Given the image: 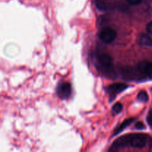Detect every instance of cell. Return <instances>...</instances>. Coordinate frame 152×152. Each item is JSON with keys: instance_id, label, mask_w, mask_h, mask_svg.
I'll use <instances>...</instances> for the list:
<instances>
[{"instance_id": "cell-1", "label": "cell", "mask_w": 152, "mask_h": 152, "mask_svg": "<svg viewBox=\"0 0 152 152\" xmlns=\"http://www.w3.org/2000/svg\"><path fill=\"white\" fill-rule=\"evenodd\" d=\"M97 62L99 65V68L104 74L111 77L115 75L113 68V59L111 56L106 53H102L98 56Z\"/></svg>"}, {"instance_id": "cell-2", "label": "cell", "mask_w": 152, "mask_h": 152, "mask_svg": "<svg viewBox=\"0 0 152 152\" xmlns=\"http://www.w3.org/2000/svg\"><path fill=\"white\" fill-rule=\"evenodd\" d=\"M99 39L105 43H111L117 37V32L111 28H104L99 33Z\"/></svg>"}, {"instance_id": "cell-3", "label": "cell", "mask_w": 152, "mask_h": 152, "mask_svg": "<svg viewBox=\"0 0 152 152\" xmlns=\"http://www.w3.org/2000/svg\"><path fill=\"white\" fill-rule=\"evenodd\" d=\"M146 143V137L142 134H132L130 145L137 148H142Z\"/></svg>"}, {"instance_id": "cell-4", "label": "cell", "mask_w": 152, "mask_h": 152, "mask_svg": "<svg viewBox=\"0 0 152 152\" xmlns=\"http://www.w3.org/2000/svg\"><path fill=\"white\" fill-rule=\"evenodd\" d=\"M58 95L62 99H68L71 94V86L69 83H64L59 85L57 88Z\"/></svg>"}, {"instance_id": "cell-5", "label": "cell", "mask_w": 152, "mask_h": 152, "mask_svg": "<svg viewBox=\"0 0 152 152\" xmlns=\"http://www.w3.org/2000/svg\"><path fill=\"white\" fill-rule=\"evenodd\" d=\"M141 75H145L152 79V62H143L139 64L137 67Z\"/></svg>"}, {"instance_id": "cell-6", "label": "cell", "mask_w": 152, "mask_h": 152, "mask_svg": "<svg viewBox=\"0 0 152 152\" xmlns=\"http://www.w3.org/2000/svg\"><path fill=\"white\" fill-rule=\"evenodd\" d=\"M131 137H132V134H128L119 138L112 145V149H115V148L118 149V148H123V147L126 146V145H130Z\"/></svg>"}, {"instance_id": "cell-7", "label": "cell", "mask_w": 152, "mask_h": 152, "mask_svg": "<svg viewBox=\"0 0 152 152\" xmlns=\"http://www.w3.org/2000/svg\"><path fill=\"white\" fill-rule=\"evenodd\" d=\"M127 85L124 84V83H114V84H112L108 86L107 91H108L109 94L114 95L123 91L125 89L127 88Z\"/></svg>"}, {"instance_id": "cell-8", "label": "cell", "mask_w": 152, "mask_h": 152, "mask_svg": "<svg viewBox=\"0 0 152 152\" xmlns=\"http://www.w3.org/2000/svg\"><path fill=\"white\" fill-rule=\"evenodd\" d=\"M140 43L142 46L145 47H151L152 46V39L148 34H142L140 38Z\"/></svg>"}, {"instance_id": "cell-9", "label": "cell", "mask_w": 152, "mask_h": 152, "mask_svg": "<svg viewBox=\"0 0 152 152\" xmlns=\"http://www.w3.org/2000/svg\"><path fill=\"white\" fill-rule=\"evenodd\" d=\"M134 118H130V119H128V120H125V121L123 123V124H122L120 127L117 128V129L116 130V132H115V135L117 134L118 133H120V132H121L122 131L125 129V128L127 127V126H129V125H130L131 123L134 121Z\"/></svg>"}, {"instance_id": "cell-10", "label": "cell", "mask_w": 152, "mask_h": 152, "mask_svg": "<svg viewBox=\"0 0 152 152\" xmlns=\"http://www.w3.org/2000/svg\"><path fill=\"white\" fill-rule=\"evenodd\" d=\"M137 99L142 102H146L148 100V96L145 91H140L137 95Z\"/></svg>"}, {"instance_id": "cell-11", "label": "cell", "mask_w": 152, "mask_h": 152, "mask_svg": "<svg viewBox=\"0 0 152 152\" xmlns=\"http://www.w3.org/2000/svg\"><path fill=\"white\" fill-rule=\"evenodd\" d=\"M112 110L115 114H119V113L121 112V111L123 110V105H122L120 102H117V103H116L115 105L113 106Z\"/></svg>"}, {"instance_id": "cell-12", "label": "cell", "mask_w": 152, "mask_h": 152, "mask_svg": "<svg viewBox=\"0 0 152 152\" xmlns=\"http://www.w3.org/2000/svg\"><path fill=\"white\" fill-rule=\"evenodd\" d=\"M128 2L132 5H137L142 1V0H127Z\"/></svg>"}, {"instance_id": "cell-13", "label": "cell", "mask_w": 152, "mask_h": 152, "mask_svg": "<svg viewBox=\"0 0 152 152\" xmlns=\"http://www.w3.org/2000/svg\"><path fill=\"white\" fill-rule=\"evenodd\" d=\"M147 122L150 126H152V109L148 113V117H147Z\"/></svg>"}, {"instance_id": "cell-14", "label": "cell", "mask_w": 152, "mask_h": 152, "mask_svg": "<svg viewBox=\"0 0 152 152\" xmlns=\"http://www.w3.org/2000/svg\"><path fill=\"white\" fill-rule=\"evenodd\" d=\"M135 127L137 128V129H145V125L142 123V122H137V123L135 124Z\"/></svg>"}, {"instance_id": "cell-15", "label": "cell", "mask_w": 152, "mask_h": 152, "mask_svg": "<svg viewBox=\"0 0 152 152\" xmlns=\"http://www.w3.org/2000/svg\"><path fill=\"white\" fill-rule=\"evenodd\" d=\"M146 30H147V31H148V34H149L150 35L152 36V22H150L147 25Z\"/></svg>"}, {"instance_id": "cell-16", "label": "cell", "mask_w": 152, "mask_h": 152, "mask_svg": "<svg viewBox=\"0 0 152 152\" xmlns=\"http://www.w3.org/2000/svg\"><path fill=\"white\" fill-rule=\"evenodd\" d=\"M151 150H152V143L151 144Z\"/></svg>"}]
</instances>
